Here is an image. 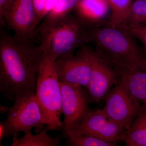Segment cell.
Returning <instances> with one entry per match:
<instances>
[{
  "label": "cell",
  "mask_w": 146,
  "mask_h": 146,
  "mask_svg": "<svg viewBox=\"0 0 146 146\" xmlns=\"http://www.w3.org/2000/svg\"><path fill=\"white\" fill-rule=\"evenodd\" d=\"M80 0H58L52 10L44 18L37 28L50 26L71 14Z\"/></svg>",
  "instance_id": "obj_16"
},
{
  "label": "cell",
  "mask_w": 146,
  "mask_h": 146,
  "mask_svg": "<svg viewBox=\"0 0 146 146\" xmlns=\"http://www.w3.org/2000/svg\"><path fill=\"white\" fill-rule=\"evenodd\" d=\"M108 1L111 10L109 23L112 25H125L133 0Z\"/></svg>",
  "instance_id": "obj_18"
},
{
  "label": "cell",
  "mask_w": 146,
  "mask_h": 146,
  "mask_svg": "<svg viewBox=\"0 0 146 146\" xmlns=\"http://www.w3.org/2000/svg\"><path fill=\"white\" fill-rule=\"evenodd\" d=\"M60 84L63 131L73 130L90 109L88 93L79 84L65 82H60Z\"/></svg>",
  "instance_id": "obj_9"
},
{
  "label": "cell",
  "mask_w": 146,
  "mask_h": 146,
  "mask_svg": "<svg viewBox=\"0 0 146 146\" xmlns=\"http://www.w3.org/2000/svg\"><path fill=\"white\" fill-rule=\"evenodd\" d=\"M75 10L76 16L88 27L108 22L106 19L111 12L108 0H80Z\"/></svg>",
  "instance_id": "obj_12"
},
{
  "label": "cell",
  "mask_w": 146,
  "mask_h": 146,
  "mask_svg": "<svg viewBox=\"0 0 146 146\" xmlns=\"http://www.w3.org/2000/svg\"><path fill=\"white\" fill-rule=\"evenodd\" d=\"M103 110L108 117L126 130L145 106L118 82L104 98Z\"/></svg>",
  "instance_id": "obj_7"
},
{
  "label": "cell",
  "mask_w": 146,
  "mask_h": 146,
  "mask_svg": "<svg viewBox=\"0 0 146 146\" xmlns=\"http://www.w3.org/2000/svg\"><path fill=\"white\" fill-rule=\"evenodd\" d=\"M14 103L4 121L6 138L18 132L31 133L33 128L36 133L41 131L46 124L35 94L21 98Z\"/></svg>",
  "instance_id": "obj_5"
},
{
  "label": "cell",
  "mask_w": 146,
  "mask_h": 146,
  "mask_svg": "<svg viewBox=\"0 0 146 146\" xmlns=\"http://www.w3.org/2000/svg\"><path fill=\"white\" fill-rule=\"evenodd\" d=\"M58 1V0H46L44 12V18L53 8Z\"/></svg>",
  "instance_id": "obj_23"
},
{
  "label": "cell",
  "mask_w": 146,
  "mask_h": 146,
  "mask_svg": "<svg viewBox=\"0 0 146 146\" xmlns=\"http://www.w3.org/2000/svg\"><path fill=\"white\" fill-rule=\"evenodd\" d=\"M10 108L5 106L1 105L0 106V112L1 113H4L5 112H9L10 110Z\"/></svg>",
  "instance_id": "obj_25"
},
{
  "label": "cell",
  "mask_w": 146,
  "mask_h": 146,
  "mask_svg": "<svg viewBox=\"0 0 146 146\" xmlns=\"http://www.w3.org/2000/svg\"><path fill=\"white\" fill-rule=\"evenodd\" d=\"M68 131L76 134L94 136L115 144L124 141L126 132L122 127L110 120L103 109H89L75 129Z\"/></svg>",
  "instance_id": "obj_8"
},
{
  "label": "cell",
  "mask_w": 146,
  "mask_h": 146,
  "mask_svg": "<svg viewBox=\"0 0 146 146\" xmlns=\"http://www.w3.org/2000/svg\"><path fill=\"white\" fill-rule=\"evenodd\" d=\"M48 128L33 135L31 132L25 134L18 138L17 133L13 135L12 146H56L58 145L59 139L51 137L47 133Z\"/></svg>",
  "instance_id": "obj_15"
},
{
  "label": "cell",
  "mask_w": 146,
  "mask_h": 146,
  "mask_svg": "<svg viewBox=\"0 0 146 146\" xmlns=\"http://www.w3.org/2000/svg\"><path fill=\"white\" fill-rule=\"evenodd\" d=\"M141 70L146 71V58H144L141 65Z\"/></svg>",
  "instance_id": "obj_26"
},
{
  "label": "cell",
  "mask_w": 146,
  "mask_h": 146,
  "mask_svg": "<svg viewBox=\"0 0 146 146\" xmlns=\"http://www.w3.org/2000/svg\"><path fill=\"white\" fill-rule=\"evenodd\" d=\"M118 82L146 108V71L118 69Z\"/></svg>",
  "instance_id": "obj_13"
},
{
  "label": "cell",
  "mask_w": 146,
  "mask_h": 146,
  "mask_svg": "<svg viewBox=\"0 0 146 146\" xmlns=\"http://www.w3.org/2000/svg\"><path fill=\"white\" fill-rule=\"evenodd\" d=\"M129 29L137 40L141 42V47L146 57V25Z\"/></svg>",
  "instance_id": "obj_21"
},
{
  "label": "cell",
  "mask_w": 146,
  "mask_h": 146,
  "mask_svg": "<svg viewBox=\"0 0 146 146\" xmlns=\"http://www.w3.org/2000/svg\"><path fill=\"white\" fill-rule=\"evenodd\" d=\"M45 55L53 60L74 55L76 50L89 43L88 27L76 14H70L50 26L37 28Z\"/></svg>",
  "instance_id": "obj_3"
},
{
  "label": "cell",
  "mask_w": 146,
  "mask_h": 146,
  "mask_svg": "<svg viewBox=\"0 0 146 146\" xmlns=\"http://www.w3.org/2000/svg\"><path fill=\"white\" fill-rule=\"evenodd\" d=\"M68 139V145L73 146H114L117 144L109 143L94 136L83 134H76L69 131H63Z\"/></svg>",
  "instance_id": "obj_19"
},
{
  "label": "cell",
  "mask_w": 146,
  "mask_h": 146,
  "mask_svg": "<svg viewBox=\"0 0 146 146\" xmlns=\"http://www.w3.org/2000/svg\"><path fill=\"white\" fill-rule=\"evenodd\" d=\"M127 146H146V108L145 107L126 132Z\"/></svg>",
  "instance_id": "obj_14"
},
{
  "label": "cell",
  "mask_w": 146,
  "mask_h": 146,
  "mask_svg": "<svg viewBox=\"0 0 146 146\" xmlns=\"http://www.w3.org/2000/svg\"><path fill=\"white\" fill-rule=\"evenodd\" d=\"M125 25L128 29L146 25V0H133Z\"/></svg>",
  "instance_id": "obj_17"
},
{
  "label": "cell",
  "mask_w": 146,
  "mask_h": 146,
  "mask_svg": "<svg viewBox=\"0 0 146 146\" xmlns=\"http://www.w3.org/2000/svg\"><path fill=\"white\" fill-rule=\"evenodd\" d=\"M14 0H0V23L4 25V18Z\"/></svg>",
  "instance_id": "obj_22"
},
{
  "label": "cell",
  "mask_w": 146,
  "mask_h": 146,
  "mask_svg": "<svg viewBox=\"0 0 146 146\" xmlns=\"http://www.w3.org/2000/svg\"><path fill=\"white\" fill-rule=\"evenodd\" d=\"M6 135V129L4 121H1L0 122V145L1 146V142L3 139L5 137Z\"/></svg>",
  "instance_id": "obj_24"
},
{
  "label": "cell",
  "mask_w": 146,
  "mask_h": 146,
  "mask_svg": "<svg viewBox=\"0 0 146 146\" xmlns=\"http://www.w3.org/2000/svg\"><path fill=\"white\" fill-rule=\"evenodd\" d=\"M55 65L60 82L79 84L87 89L91 79V65L80 50L76 55L57 59Z\"/></svg>",
  "instance_id": "obj_11"
},
{
  "label": "cell",
  "mask_w": 146,
  "mask_h": 146,
  "mask_svg": "<svg viewBox=\"0 0 146 146\" xmlns=\"http://www.w3.org/2000/svg\"><path fill=\"white\" fill-rule=\"evenodd\" d=\"M35 13L32 0H14L6 14L5 24L15 36L24 38L34 37Z\"/></svg>",
  "instance_id": "obj_10"
},
{
  "label": "cell",
  "mask_w": 146,
  "mask_h": 146,
  "mask_svg": "<svg viewBox=\"0 0 146 146\" xmlns=\"http://www.w3.org/2000/svg\"><path fill=\"white\" fill-rule=\"evenodd\" d=\"M89 43L115 70H141L145 55L137 39L124 25L88 27Z\"/></svg>",
  "instance_id": "obj_2"
},
{
  "label": "cell",
  "mask_w": 146,
  "mask_h": 146,
  "mask_svg": "<svg viewBox=\"0 0 146 146\" xmlns=\"http://www.w3.org/2000/svg\"><path fill=\"white\" fill-rule=\"evenodd\" d=\"M80 50L86 56L91 68V79L87 90L89 101L99 102L118 82L117 71L96 49L86 45Z\"/></svg>",
  "instance_id": "obj_6"
},
{
  "label": "cell",
  "mask_w": 146,
  "mask_h": 146,
  "mask_svg": "<svg viewBox=\"0 0 146 146\" xmlns=\"http://www.w3.org/2000/svg\"><path fill=\"white\" fill-rule=\"evenodd\" d=\"M35 95L48 129L63 131L61 90L55 61L45 54L37 74Z\"/></svg>",
  "instance_id": "obj_4"
},
{
  "label": "cell",
  "mask_w": 146,
  "mask_h": 146,
  "mask_svg": "<svg viewBox=\"0 0 146 146\" xmlns=\"http://www.w3.org/2000/svg\"><path fill=\"white\" fill-rule=\"evenodd\" d=\"M44 56L41 45L31 39L1 33L0 91L13 102L36 94V80Z\"/></svg>",
  "instance_id": "obj_1"
},
{
  "label": "cell",
  "mask_w": 146,
  "mask_h": 146,
  "mask_svg": "<svg viewBox=\"0 0 146 146\" xmlns=\"http://www.w3.org/2000/svg\"><path fill=\"white\" fill-rule=\"evenodd\" d=\"M32 1L35 13V22L34 26L35 31L37 27L40 25V23L44 20V12L46 0Z\"/></svg>",
  "instance_id": "obj_20"
}]
</instances>
